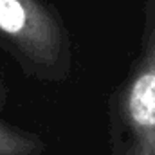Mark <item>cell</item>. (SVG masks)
Returning a JSON list of instances; mask_svg holds the SVG:
<instances>
[{"label": "cell", "mask_w": 155, "mask_h": 155, "mask_svg": "<svg viewBox=\"0 0 155 155\" xmlns=\"http://www.w3.org/2000/svg\"><path fill=\"white\" fill-rule=\"evenodd\" d=\"M25 27V11L18 0H0V29L5 33H20Z\"/></svg>", "instance_id": "6da1fadb"}]
</instances>
